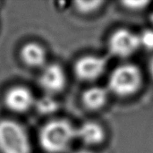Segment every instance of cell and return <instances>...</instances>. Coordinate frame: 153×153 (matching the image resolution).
I'll use <instances>...</instances> for the list:
<instances>
[{"label": "cell", "instance_id": "obj_2", "mask_svg": "<svg viewBox=\"0 0 153 153\" xmlns=\"http://www.w3.org/2000/svg\"><path fill=\"white\" fill-rule=\"evenodd\" d=\"M0 151L2 153H30L28 134L14 121H0Z\"/></svg>", "mask_w": 153, "mask_h": 153}, {"label": "cell", "instance_id": "obj_4", "mask_svg": "<svg viewBox=\"0 0 153 153\" xmlns=\"http://www.w3.org/2000/svg\"><path fill=\"white\" fill-rule=\"evenodd\" d=\"M140 46L139 36L126 29L116 30L108 40L109 51L119 57L131 56Z\"/></svg>", "mask_w": 153, "mask_h": 153}, {"label": "cell", "instance_id": "obj_10", "mask_svg": "<svg viewBox=\"0 0 153 153\" xmlns=\"http://www.w3.org/2000/svg\"><path fill=\"white\" fill-rule=\"evenodd\" d=\"M108 100V92L101 87H92L84 91L82 95L83 105L91 110L102 108Z\"/></svg>", "mask_w": 153, "mask_h": 153}, {"label": "cell", "instance_id": "obj_1", "mask_svg": "<svg viewBox=\"0 0 153 153\" xmlns=\"http://www.w3.org/2000/svg\"><path fill=\"white\" fill-rule=\"evenodd\" d=\"M76 137V130L65 120H54L46 124L39 132L41 147L49 153L64 152Z\"/></svg>", "mask_w": 153, "mask_h": 153}, {"label": "cell", "instance_id": "obj_6", "mask_svg": "<svg viewBox=\"0 0 153 153\" xmlns=\"http://www.w3.org/2000/svg\"><path fill=\"white\" fill-rule=\"evenodd\" d=\"M39 82L40 87L48 94L61 91L66 82L65 72L61 66L56 64L48 65L41 73Z\"/></svg>", "mask_w": 153, "mask_h": 153}, {"label": "cell", "instance_id": "obj_7", "mask_svg": "<svg viewBox=\"0 0 153 153\" xmlns=\"http://www.w3.org/2000/svg\"><path fill=\"white\" fill-rule=\"evenodd\" d=\"M4 102L7 108L14 112H25L32 107L34 99L27 88L16 86L7 91Z\"/></svg>", "mask_w": 153, "mask_h": 153}, {"label": "cell", "instance_id": "obj_3", "mask_svg": "<svg viewBox=\"0 0 153 153\" xmlns=\"http://www.w3.org/2000/svg\"><path fill=\"white\" fill-rule=\"evenodd\" d=\"M142 84L141 71L134 65H123L117 67L108 80L110 91L118 96H129L135 93Z\"/></svg>", "mask_w": 153, "mask_h": 153}, {"label": "cell", "instance_id": "obj_8", "mask_svg": "<svg viewBox=\"0 0 153 153\" xmlns=\"http://www.w3.org/2000/svg\"><path fill=\"white\" fill-rule=\"evenodd\" d=\"M76 137L87 145L100 144L105 137L103 128L95 122H86L76 130Z\"/></svg>", "mask_w": 153, "mask_h": 153}, {"label": "cell", "instance_id": "obj_14", "mask_svg": "<svg viewBox=\"0 0 153 153\" xmlns=\"http://www.w3.org/2000/svg\"><path fill=\"white\" fill-rule=\"evenodd\" d=\"M124 4L127 8L141 9V8H143L146 4H148V2L147 1H127V2H124Z\"/></svg>", "mask_w": 153, "mask_h": 153}, {"label": "cell", "instance_id": "obj_16", "mask_svg": "<svg viewBox=\"0 0 153 153\" xmlns=\"http://www.w3.org/2000/svg\"><path fill=\"white\" fill-rule=\"evenodd\" d=\"M74 153H93L91 152H88V151H79V152H76Z\"/></svg>", "mask_w": 153, "mask_h": 153}, {"label": "cell", "instance_id": "obj_17", "mask_svg": "<svg viewBox=\"0 0 153 153\" xmlns=\"http://www.w3.org/2000/svg\"><path fill=\"white\" fill-rule=\"evenodd\" d=\"M152 21H153V13H152Z\"/></svg>", "mask_w": 153, "mask_h": 153}, {"label": "cell", "instance_id": "obj_9", "mask_svg": "<svg viewBox=\"0 0 153 153\" xmlns=\"http://www.w3.org/2000/svg\"><path fill=\"white\" fill-rule=\"evenodd\" d=\"M21 56L22 61L29 66L39 67L45 63L46 53L44 48L36 43H28L22 48Z\"/></svg>", "mask_w": 153, "mask_h": 153}, {"label": "cell", "instance_id": "obj_13", "mask_svg": "<svg viewBox=\"0 0 153 153\" xmlns=\"http://www.w3.org/2000/svg\"><path fill=\"white\" fill-rule=\"evenodd\" d=\"M140 45L147 49H153V30H146L139 36Z\"/></svg>", "mask_w": 153, "mask_h": 153}, {"label": "cell", "instance_id": "obj_15", "mask_svg": "<svg viewBox=\"0 0 153 153\" xmlns=\"http://www.w3.org/2000/svg\"><path fill=\"white\" fill-rule=\"evenodd\" d=\"M150 73H151V74H152L153 78V58L152 59L151 63H150Z\"/></svg>", "mask_w": 153, "mask_h": 153}, {"label": "cell", "instance_id": "obj_12", "mask_svg": "<svg viewBox=\"0 0 153 153\" xmlns=\"http://www.w3.org/2000/svg\"><path fill=\"white\" fill-rule=\"evenodd\" d=\"M102 3V1H77L75 2V6L81 13H88L98 9Z\"/></svg>", "mask_w": 153, "mask_h": 153}, {"label": "cell", "instance_id": "obj_5", "mask_svg": "<svg viewBox=\"0 0 153 153\" xmlns=\"http://www.w3.org/2000/svg\"><path fill=\"white\" fill-rule=\"evenodd\" d=\"M106 68V61L94 56H87L80 58L74 65L76 76L82 81H93L100 77Z\"/></svg>", "mask_w": 153, "mask_h": 153}, {"label": "cell", "instance_id": "obj_11", "mask_svg": "<svg viewBox=\"0 0 153 153\" xmlns=\"http://www.w3.org/2000/svg\"><path fill=\"white\" fill-rule=\"evenodd\" d=\"M36 109L42 115H49L56 112L58 108V103L52 97L47 95L35 102Z\"/></svg>", "mask_w": 153, "mask_h": 153}]
</instances>
